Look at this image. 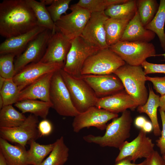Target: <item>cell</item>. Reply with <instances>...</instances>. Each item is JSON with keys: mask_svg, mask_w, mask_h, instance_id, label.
I'll return each mask as SVG.
<instances>
[{"mask_svg": "<svg viewBox=\"0 0 165 165\" xmlns=\"http://www.w3.org/2000/svg\"><path fill=\"white\" fill-rule=\"evenodd\" d=\"M38 26L26 0H4L0 3V35L6 38L25 33Z\"/></svg>", "mask_w": 165, "mask_h": 165, "instance_id": "1", "label": "cell"}, {"mask_svg": "<svg viewBox=\"0 0 165 165\" xmlns=\"http://www.w3.org/2000/svg\"><path fill=\"white\" fill-rule=\"evenodd\" d=\"M133 119L130 111L126 110L121 115L113 119L107 125L103 136L89 134L83 137L85 141L96 144L101 147H109L119 149L130 136Z\"/></svg>", "mask_w": 165, "mask_h": 165, "instance_id": "2", "label": "cell"}, {"mask_svg": "<svg viewBox=\"0 0 165 165\" xmlns=\"http://www.w3.org/2000/svg\"><path fill=\"white\" fill-rule=\"evenodd\" d=\"M121 81L125 91L139 106L144 105L148 96L145 85L146 74L140 66L126 63L113 73Z\"/></svg>", "mask_w": 165, "mask_h": 165, "instance_id": "3", "label": "cell"}, {"mask_svg": "<svg viewBox=\"0 0 165 165\" xmlns=\"http://www.w3.org/2000/svg\"><path fill=\"white\" fill-rule=\"evenodd\" d=\"M60 72L68 89L73 103L79 112L95 106L98 98L88 84L81 77L68 73L63 69Z\"/></svg>", "mask_w": 165, "mask_h": 165, "instance_id": "4", "label": "cell"}, {"mask_svg": "<svg viewBox=\"0 0 165 165\" xmlns=\"http://www.w3.org/2000/svg\"><path fill=\"white\" fill-rule=\"evenodd\" d=\"M109 48L132 66L141 65L147 58L156 56L155 46L150 42L119 41Z\"/></svg>", "mask_w": 165, "mask_h": 165, "instance_id": "5", "label": "cell"}, {"mask_svg": "<svg viewBox=\"0 0 165 165\" xmlns=\"http://www.w3.org/2000/svg\"><path fill=\"white\" fill-rule=\"evenodd\" d=\"M126 64L118 55L109 48L101 50L88 57L82 66L81 75L113 74Z\"/></svg>", "mask_w": 165, "mask_h": 165, "instance_id": "6", "label": "cell"}, {"mask_svg": "<svg viewBox=\"0 0 165 165\" xmlns=\"http://www.w3.org/2000/svg\"><path fill=\"white\" fill-rule=\"evenodd\" d=\"M60 70L54 73L51 81L49 97L52 108L60 116L75 117L80 113L73 103Z\"/></svg>", "mask_w": 165, "mask_h": 165, "instance_id": "7", "label": "cell"}, {"mask_svg": "<svg viewBox=\"0 0 165 165\" xmlns=\"http://www.w3.org/2000/svg\"><path fill=\"white\" fill-rule=\"evenodd\" d=\"M69 9L71 12L62 15L55 23L56 31L72 40L80 36L92 13L77 3L71 5Z\"/></svg>", "mask_w": 165, "mask_h": 165, "instance_id": "8", "label": "cell"}, {"mask_svg": "<svg viewBox=\"0 0 165 165\" xmlns=\"http://www.w3.org/2000/svg\"><path fill=\"white\" fill-rule=\"evenodd\" d=\"M71 43L63 69L70 75L80 77L86 60L101 50L89 44L80 36L71 40Z\"/></svg>", "mask_w": 165, "mask_h": 165, "instance_id": "9", "label": "cell"}, {"mask_svg": "<svg viewBox=\"0 0 165 165\" xmlns=\"http://www.w3.org/2000/svg\"><path fill=\"white\" fill-rule=\"evenodd\" d=\"M38 117L31 114L19 126L0 128V137L25 147L30 141H36L41 137L38 129Z\"/></svg>", "mask_w": 165, "mask_h": 165, "instance_id": "10", "label": "cell"}, {"mask_svg": "<svg viewBox=\"0 0 165 165\" xmlns=\"http://www.w3.org/2000/svg\"><path fill=\"white\" fill-rule=\"evenodd\" d=\"M154 145L152 139L141 129L135 138L130 142L126 141L119 149V152L115 162L127 158L135 163L139 159H147L154 151Z\"/></svg>", "mask_w": 165, "mask_h": 165, "instance_id": "11", "label": "cell"}, {"mask_svg": "<svg viewBox=\"0 0 165 165\" xmlns=\"http://www.w3.org/2000/svg\"><path fill=\"white\" fill-rule=\"evenodd\" d=\"M52 31L46 29L31 41L14 62L16 74L28 65L39 62L44 55Z\"/></svg>", "mask_w": 165, "mask_h": 165, "instance_id": "12", "label": "cell"}, {"mask_svg": "<svg viewBox=\"0 0 165 165\" xmlns=\"http://www.w3.org/2000/svg\"><path fill=\"white\" fill-rule=\"evenodd\" d=\"M118 117V114L94 106L75 116L72 123V127L74 132L76 133L84 128L90 127L104 130L108 121Z\"/></svg>", "mask_w": 165, "mask_h": 165, "instance_id": "13", "label": "cell"}, {"mask_svg": "<svg viewBox=\"0 0 165 165\" xmlns=\"http://www.w3.org/2000/svg\"><path fill=\"white\" fill-rule=\"evenodd\" d=\"M109 18L104 11L92 13L80 36L100 50L109 48L106 41L104 24Z\"/></svg>", "mask_w": 165, "mask_h": 165, "instance_id": "14", "label": "cell"}, {"mask_svg": "<svg viewBox=\"0 0 165 165\" xmlns=\"http://www.w3.org/2000/svg\"><path fill=\"white\" fill-rule=\"evenodd\" d=\"M64 64L38 62L29 64L17 73L13 78L20 91L42 76L63 68Z\"/></svg>", "mask_w": 165, "mask_h": 165, "instance_id": "15", "label": "cell"}, {"mask_svg": "<svg viewBox=\"0 0 165 165\" xmlns=\"http://www.w3.org/2000/svg\"><path fill=\"white\" fill-rule=\"evenodd\" d=\"M81 77L93 90L98 98L109 96L122 91L124 87L115 75H86Z\"/></svg>", "mask_w": 165, "mask_h": 165, "instance_id": "16", "label": "cell"}, {"mask_svg": "<svg viewBox=\"0 0 165 165\" xmlns=\"http://www.w3.org/2000/svg\"><path fill=\"white\" fill-rule=\"evenodd\" d=\"M71 46V40L60 31H56L52 34L45 53L39 62L65 64Z\"/></svg>", "mask_w": 165, "mask_h": 165, "instance_id": "17", "label": "cell"}, {"mask_svg": "<svg viewBox=\"0 0 165 165\" xmlns=\"http://www.w3.org/2000/svg\"><path fill=\"white\" fill-rule=\"evenodd\" d=\"M97 107L118 114L130 109L134 110L138 104L123 90L113 94L98 99L95 105Z\"/></svg>", "mask_w": 165, "mask_h": 165, "instance_id": "18", "label": "cell"}, {"mask_svg": "<svg viewBox=\"0 0 165 165\" xmlns=\"http://www.w3.org/2000/svg\"><path fill=\"white\" fill-rule=\"evenodd\" d=\"M55 72L48 73L42 76L21 90L19 95L18 102L26 100L38 99L50 102L49 97L50 84L51 79Z\"/></svg>", "mask_w": 165, "mask_h": 165, "instance_id": "19", "label": "cell"}, {"mask_svg": "<svg viewBox=\"0 0 165 165\" xmlns=\"http://www.w3.org/2000/svg\"><path fill=\"white\" fill-rule=\"evenodd\" d=\"M46 29L38 25L26 33L6 38L0 44V55L13 53L18 56L24 51L31 41Z\"/></svg>", "mask_w": 165, "mask_h": 165, "instance_id": "20", "label": "cell"}, {"mask_svg": "<svg viewBox=\"0 0 165 165\" xmlns=\"http://www.w3.org/2000/svg\"><path fill=\"white\" fill-rule=\"evenodd\" d=\"M156 36L152 31L142 25L138 11L130 21L120 41L129 42H150Z\"/></svg>", "mask_w": 165, "mask_h": 165, "instance_id": "21", "label": "cell"}, {"mask_svg": "<svg viewBox=\"0 0 165 165\" xmlns=\"http://www.w3.org/2000/svg\"><path fill=\"white\" fill-rule=\"evenodd\" d=\"M0 152L7 165H29L27 151L18 144L13 145L0 137Z\"/></svg>", "mask_w": 165, "mask_h": 165, "instance_id": "22", "label": "cell"}, {"mask_svg": "<svg viewBox=\"0 0 165 165\" xmlns=\"http://www.w3.org/2000/svg\"><path fill=\"white\" fill-rule=\"evenodd\" d=\"M149 87V94L146 102L143 105L138 106L137 111L140 113H144L148 115L153 125L154 134L159 136L161 130L158 120L157 110L159 107L160 97L155 93L152 87Z\"/></svg>", "mask_w": 165, "mask_h": 165, "instance_id": "23", "label": "cell"}, {"mask_svg": "<svg viewBox=\"0 0 165 165\" xmlns=\"http://www.w3.org/2000/svg\"><path fill=\"white\" fill-rule=\"evenodd\" d=\"M130 20L109 17L104 27L107 43L109 47L120 41Z\"/></svg>", "mask_w": 165, "mask_h": 165, "instance_id": "24", "label": "cell"}, {"mask_svg": "<svg viewBox=\"0 0 165 165\" xmlns=\"http://www.w3.org/2000/svg\"><path fill=\"white\" fill-rule=\"evenodd\" d=\"M14 105L23 114L30 113L43 119H46L49 109L52 106L50 102L34 100L19 101L15 104Z\"/></svg>", "mask_w": 165, "mask_h": 165, "instance_id": "25", "label": "cell"}, {"mask_svg": "<svg viewBox=\"0 0 165 165\" xmlns=\"http://www.w3.org/2000/svg\"><path fill=\"white\" fill-rule=\"evenodd\" d=\"M137 11L136 0H128L124 3L109 6L104 12L110 18L130 20Z\"/></svg>", "mask_w": 165, "mask_h": 165, "instance_id": "26", "label": "cell"}, {"mask_svg": "<svg viewBox=\"0 0 165 165\" xmlns=\"http://www.w3.org/2000/svg\"><path fill=\"white\" fill-rule=\"evenodd\" d=\"M33 10L37 20L38 26L44 27L52 31H56L55 23L52 20L43 0L38 2L35 0H26Z\"/></svg>", "mask_w": 165, "mask_h": 165, "instance_id": "27", "label": "cell"}, {"mask_svg": "<svg viewBox=\"0 0 165 165\" xmlns=\"http://www.w3.org/2000/svg\"><path fill=\"white\" fill-rule=\"evenodd\" d=\"M165 0H160L158 11L152 20L145 27L157 36L161 48L165 52Z\"/></svg>", "mask_w": 165, "mask_h": 165, "instance_id": "28", "label": "cell"}, {"mask_svg": "<svg viewBox=\"0 0 165 165\" xmlns=\"http://www.w3.org/2000/svg\"><path fill=\"white\" fill-rule=\"evenodd\" d=\"M54 143L49 155L40 165H64L68 160L69 149L64 143L63 137L57 139Z\"/></svg>", "mask_w": 165, "mask_h": 165, "instance_id": "29", "label": "cell"}, {"mask_svg": "<svg viewBox=\"0 0 165 165\" xmlns=\"http://www.w3.org/2000/svg\"><path fill=\"white\" fill-rule=\"evenodd\" d=\"M26 117L12 105L3 107L0 111V128H13L21 125Z\"/></svg>", "mask_w": 165, "mask_h": 165, "instance_id": "30", "label": "cell"}, {"mask_svg": "<svg viewBox=\"0 0 165 165\" xmlns=\"http://www.w3.org/2000/svg\"><path fill=\"white\" fill-rule=\"evenodd\" d=\"M28 143L30 145V148L27 151L29 165H40L45 157L51 152L55 145L54 142L41 145L34 140Z\"/></svg>", "mask_w": 165, "mask_h": 165, "instance_id": "31", "label": "cell"}, {"mask_svg": "<svg viewBox=\"0 0 165 165\" xmlns=\"http://www.w3.org/2000/svg\"><path fill=\"white\" fill-rule=\"evenodd\" d=\"M136 4L141 22L145 27L154 17L159 3L156 0H136Z\"/></svg>", "mask_w": 165, "mask_h": 165, "instance_id": "32", "label": "cell"}, {"mask_svg": "<svg viewBox=\"0 0 165 165\" xmlns=\"http://www.w3.org/2000/svg\"><path fill=\"white\" fill-rule=\"evenodd\" d=\"M20 91L13 79H6L4 83L0 89V96L3 103V107L12 105L18 102Z\"/></svg>", "mask_w": 165, "mask_h": 165, "instance_id": "33", "label": "cell"}, {"mask_svg": "<svg viewBox=\"0 0 165 165\" xmlns=\"http://www.w3.org/2000/svg\"><path fill=\"white\" fill-rule=\"evenodd\" d=\"M128 0H79L77 4L91 13L104 11L109 6L126 2Z\"/></svg>", "mask_w": 165, "mask_h": 165, "instance_id": "34", "label": "cell"}, {"mask_svg": "<svg viewBox=\"0 0 165 165\" xmlns=\"http://www.w3.org/2000/svg\"><path fill=\"white\" fill-rule=\"evenodd\" d=\"M16 56L13 53L0 55V76L6 79H13L16 74L13 63Z\"/></svg>", "mask_w": 165, "mask_h": 165, "instance_id": "35", "label": "cell"}, {"mask_svg": "<svg viewBox=\"0 0 165 165\" xmlns=\"http://www.w3.org/2000/svg\"><path fill=\"white\" fill-rule=\"evenodd\" d=\"M71 0H53V3L46 7L50 16L55 23L69 8Z\"/></svg>", "mask_w": 165, "mask_h": 165, "instance_id": "36", "label": "cell"}, {"mask_svg": "<svg viewBox=\"0 0 165 165\" xmlns=\"http://www.w3.org/2000/svg\"><path fill=\"white\" fill-rule=\"evenodd\" d=\"M141 66L144 69L146 75L155 73L165 74V64H153L145 61L142 63Z\"/></svg>", "mask_w": 165, "mask_h": 165, "instance_id": "37", "label": "cell"}, {"mask_svg": "<svg viewBox=\"0 0 165 165\" xmlns=\"http://www.w3.org/2000/svg\"><path fill=\"white\" fill-rule=\"evenodd\" d=\"M146 81L151 82L156 92L161 96L165 94V76L163 77H150L146 76Z\"/></svg>", "mask_w": 165, "mask_h": 165, "instance_id": "38", "label": "cell"}, {"mask_svg": "<svg viewBox=\"0 0 165 165\" xmlns=\"http://www.w3.org/2000/svg\"><path fill=\"white\" fill-rule=\"evenodd\" d=\"M162 125L161 136L156 140V145L159 148L162 156H165V112L159 110Z\"/></svg>", "mask_w": 165, "mask_h": 165, "instance_id": "39", "label": "cell"}, {"mask_svg": "<svg viewBox=\"0 0 165 165\" xmlns=\"http://www.w3.org/2000/svg\"><path fill=\"white\" fill-rule=\"evenodd\" d=\"M38 129L41 137L46 136L50 134L52 132L53 126L49 120L45 119L39 122Z\"/></svg>", "mask_w": 165, "mask_h": 165, "instance_id": "40", "label": "cell"}, {"mask_svg": "<svg viewBox=\"0 0 165 165\" xmlns=\"http://www.w3.org/2000/svg\"><path fill=\"white\" fill-rule=\"evenodd\" d=\"M146 159L147 165H165V161L156 151L154 150Z\"/></svg>", "mask_w": 165, "mask_h": 165, "instance_id": "41", "label": "cell"}, {"mask_svg": "<svg viewBox=\"0 0 165 165\" xmlns=\"http://www.w3.org/2000/svg\"><path fill=\"white\" fill-rule=\"evenodd\" d=\"M115 165H147V164L146 159L140 163L136 164L132 162L129 159L126 158L116 163Z\"/></svg>", "mask_w": 165, "mask_h": 165, "instance_id": "42", "label": "cell"}, {"mask_svg": "<svg viewBox=\"0 0 165 165\" xmlns=\"http://www.w3.org/2000/svg\"><path fill=\"white\" fill-rule=\"evenodd\" d=\"M147 120L144 117L139 116L135 119L134 124L137 127L141 129Z\"/></svg>", "mask_w": 165, "mask_h": 165, "instance_id": "43", "label": "cell"}, {"mask_svg": "<svg viewBox=\"0 0 165 165\" xmlns=\"http://www.w3.org/2000/svg\"><path fill=\"white\" fill-rule=\"evenodd\" d=\"M141 129L146 133L151 132L153 130V125L151 122L147 120Z\"/></svg>", "mask_w": 165, "mask_h": 165, "instance_id": "44", "label": "cell"}, {"mask_svg": "<svg viewBox=\"0 0 165 165\" xmlns=\"http://www.w3.org/2000/svg\"><path fill=\"white\" fill-rule=\"evenodd\" d=\"M159 110L165 112V94L160 97Z\"/></svg>", "mask_w": 165, "mask_h": 165, "instance_id": "45", "label": "cell"}, {"mask_svg": "<svg viewBox=\"0 0 165 165\" xmlns=\"http://www.w3.org/2000/svg\"><path fill=\"white\" fill-rule=\"evenodd\" d=\"M0 165H7L5 160L1 152H0Z\"/></svg>", "mask_w": 165, "mask_h": 165, "instance_id": "46", "label": "cell"}, {"mask_svg": "<svg viewBox=\"0 0 165 165\" xmlns=\"http://www.w3.org/2000/svg\"><path fill=\"white\" fill-rule=\"evenodd\" d=\"M6 79L0 76V89L2 86Z\"/></svg>", "mask_w": 165, "mask_h": 165, "instance_id": "47", "label": "cell"}, {"mask_svg": "<svg viewBox=\"0 0 165 165\" xmlns=\"http://www.w3.org/2000/svg\"><path fill=\"white\" fill-rule=\"evenodd\" d=\"M46 5H50L53 3V0H43Z\"/></svg>", "mask_w": 165, "mask_h": 165, "instance_id": "48", "label": "cell"}, {"mask_svg": "<svg viewBox=\"0 0 165 165\" xmlns=\"http://www.w3.org/2000/svg\"><path fill=\"white\" fill-rule=\"evenodd\" d=\"M3 107V103L2 99L0 96V109Z\"/></svg>", "mask_w": 165, "mask_h": 165, "instance_id": "49", "label": "cell"}, {"mask_svg": "<svg viewBox=\"0 0 165 165\" xmlns=\"http://www.w3.org/2000/svg\"><path fill=\"white\" fill-rule=\"evenodd\" d=\"M160 55V56H163L164 58V60L165 61V53L161 54L160 55Z\"/></svg>", "mask_w": 165, "mask_h": 165, "instance_id": "50", "label": "cell"}, {"mask_svg": "<svg viewBox=\"0 0 165 165\" xmlns=\"http://www.w3.org/2000/svg\"><path fill=\"white\" fill-rule=\"evenodd\" d=\"M162 157H163V159L165 161V156H163Z\"/></svg>", "mask_w": 165, "mask_h": 165, "instance_id": "51", "label": "cell"}]
</instances>
